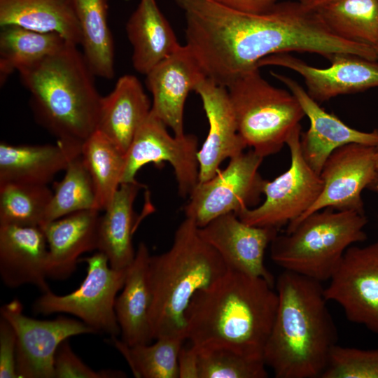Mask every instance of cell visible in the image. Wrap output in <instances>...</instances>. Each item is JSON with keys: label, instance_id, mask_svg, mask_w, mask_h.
Masks as SVG:
<instances>
[{"label": "cell", "instance_id": "obj_24", "mask_svg": "<svg viewBox=\"0 0 378 378\" xmlns=\"http://www.w3.org/2000/svg\"><path fill=\"white\" fill-rule=\"evenodd\" d=\"M148 247L141 242L132 263L127 268L121 293L116 298L115 311L122 336L129 346L153 340L150 321L151 292L148 281Z\"/></svg>", "mask_w": 378, "mask_h": 378}, {"label": "cell", "instance_id": "obj_12", "mask_svg": "<svg viewBox=\"0 0 378 378\" xmlns=\"http://www.w3.org/2000/svg\"><path fill=\"white\" fill-rule=\"evenodd\" d=\"M18 300L3 305L1 316L13 328L16 335V369L20 378H54V362L59 345L71 337L96 333L80 320L59 316L38 320L22 312Z\"/></svg>", "mask_w": 378, "mask_h": 378}, {"label": "cell", "instance_id": "obj_20", "mask_svg": "<svg viewBox=\"0 0 378 378\" xmlns=\"http://www.w3.org/2000/svg\"><path fill=\"white\" fill-rule=\"evenodd\" d=\"M48 247L39 226L0 225V276L8 288L32 284L50 290L48 276Z\"/></svg>", "mask_w": 378, "mask_h": 378}, {"label": "cell", "instance_id": "obj_9", "mask_svg": "<svg viewBox=\"0 0 378 378\" xmlns=\"http://www.w3.org/2000/svg\"><path fill=\"white\" fill-rule=\"evenodd\" d=\"M301 132V126L298 125L288 136L286 144L290 150V164L274 180H265L263 202L237 214L245 223L279 230L299 218L318 199L323 189V181L302 155Z\"/></svg>", "mask_w": 378, "mask_h": 378}, {"label": "cell", "instance_id": "obj_39", "mask_svg": "<svg viewBox=\"0 0 378 378\" xmlns=\"http://www.w3.org/2000/svg\"><path fill=\"white\" fill-rule=\"evenodd\" d=\"M179 378H199L197 349L192 345L181 347L178 354Z\"/></svg>", "mask_w": 378, "mask_h": 378}, {"label": "cell", "instance_id": "obj_4", "mask_svg": "<svg viewBox=\"0 0 378 378\" xmlns=\"http://www.w3.org/2000/svg\"><path fill=\"white\" fill-rule=\"evenodd\" d=\"M18 73L37 122L58 141L81 147L97 130L102 97L78 46L68 43Z\"/></svg>", "mask_w": 378, "mask_h": 378}, {"label": "cell", "instance_id": "obj_42", "mask_svg": "<svg viewBox=\"0 0 378 378\" xmlns=\"http://www.w3.org/2000/svg\"><path fill=\"white\" fill-rule=\"evenodd\" d=\"M366 189L378 194V168H377L376 172Z\"/></svg>", "mask_w": 378, "mask_h": 378}, {"label": "cell", "instance_id": "obj_15", "mask_svg": "<svg viewBox=\"0 0 378 378\" xmlns=\"http://www.w3.org/2000/svg\"><path fill=\"white\" fill-rule=\"evenodd\" d=\"M328 59L330 66L317 68L283 52L261 59L258 66H281L296 72L302 77L308 94L318 102L378 88V61L344 52L335 53Z\"/></svg>", "mask_w": 378, "mask_h": 378}, {"label": "cell", "instance_id": "obj_17", "mask_svg": "<svg viewBox=\"0 0 378 378\" xmlns=\"http://www.w3.org/2000/svg\"><path fill=\"white\" fill-rule=\"evenodd\" d=\"M146 83L153 97L151 112L175 136L184 133V106L190 91L206 75L192 50L186 44L156 65L146 75Z\"/></svg>", "mask_w": 378, "mask_h": 378}, {"label": "cell", "instance_id": "obj_25", "mask_svg": "<svg viewBox=\"0 0 378 378\" xmlns=\"http://www.w3.org/2000/svg\"><path fill=\"white\" fill-rule=\"evenodd\" d=\"M125 30L132 47L133 67L145 76L181 46L156 0H139Z\"/></svg>", "mask_w": 378, "mask_h": 378}, {"label": "cell", "instance_id": "obj_22", "mask_svg": "<svg viewBox=\"0 0 378 378\" xmlns=\"http://www.w3.org/2000/svg\"><path fill=\"white\" fill-rule=\"evenodd\" d=\"M82 147V146H81ZM81 147L57 141L55 145L0 144V184L48 185Z\"/></svg>", "mask_w": 378, "mask_h": 378}, {"label": "cell", "instance_id": "obj_34", "mask_svg": "<svg viewBox=\"0 0 378 378\" xmlns=\"http://www.w3.org/2000/svg\"><path fill=\"white\" fill-rule=\"evenodd\" d=\"M64 171L63 178L54 183L44 223L79 211L98 210L93 183L80 153L70 160Z\"/></svg>", "mask_w": 378, "mask_h": 378}, {"label": "cell", "instance_id": "obj_26", "mask_svg": "<svg viewBox=\"0 0 378 378\" xmlns=\"http://www.w3.org/2000/svg\"><path fill=\"white\" fill-rule=\"evenodd\" d=\"M141 187L136 181L120 184L99 218L97 251L107 257L115 270L127 269L135 257L132 244L134 202Z\"/></svg>", "mask_w": 378, "mask_h": 378}, {"label": "cell", "instance_id": "obj_1", "mask_svg": "<svg viewBox=\"0 0 378 378\" xmlns=\"http://www.w3.org/2000/svg\"><path fill=\"white\" fill-rule=\"evenodd\" d=\"M186 19V45L206 76L227 86L274 54L306 52L326 58L344 52L378 61L371 48L340 38L318 12L298 1L263 13L243 12L215 0H173ZM259 68V67H258Z\"/></svg>", "mask_w": 378, "mask_h": 378}, {"label": "cell", "instance_id": "obj_16", "mask_svg": "<svg viewBox=\"0 0 378 378\" xmlns=\"http://www.w3.org/2000/svg\"><path fill=\"white\" fill-rule=\"evenodd\" d=\"M278 230L246 224L234 213L198 227L201 237L219 253L228 269L262 278L272 286L274 278L265 267L264 257Z\"/></svg>", "mask_w": 378, "mask_h": 378}, {"label": "cell", "instance_id": "obj_18", "mask_svg": "<svg viewBox=\"0 0 378 378\" xmlns=\"http://www.w3.org/2000/svg\"><path fill=\"white\" fill-rule=\"evenodd\" d=\"M295 96L310 122L300 135V148L307 164L318 174L330 154L349 144L378 146V129L363 132L349 127L336 115L322 108L295 80L284 74L270 72Z\"/></svg>", "mask_w": 378, "mask_h": 378}, {"label": "cell", "instance_id": "obj_10", "mask_svg": "<svg viewBox=\"0 0 378 378\" xmlns=\"http://www.w3.org/2000/svg\"><path fill=\"white\" fill-rule=\"evenodd\" d=\"M263 158L253 149L243 152L213 178L198 182L183 208L186 218L202 227L220 216L257 206L265 181L258 171Z\"/></svg>", "mask_w": 378, "mask_h": 378}, {"label": "cell", "instance_id": "obj_14", "mask_svg": "<svg viewBox=\"0 0 378 378\" xmlns=\"http://www.w3.org/2000/svg\"><path fill=\"white\" fill-rule=\"evenodd\" d=\"M375 152L374 146L355 143L335 150L320 174L323 181L320 195L302 216L287 225L286 232L309 214L327 207L365 214L361 193L376 172Z\"/></svg>", "mask_w": 378, "mask_h": 378}, {"label": "cell", "instance_id": "obj_28", "mask_svg": "<svg viewBox=\"0 0 378 378\" xmlns=\"http://www.w3.org/2000/svg\"><path fill=\"white\" fill-rule=\"evenodd\" d=\"M84 57L95 76H114V45L108 23V0H73Z\"/></svg>", "mask_w": 378, "mask_h": 378}, {"label": "cell", "instance_id": "obj_21", "mask_svg": "<svg viewBox=\"0 0 378 378\" xmlns=\"http://www.w3.org/2000/svg\"><path fill=\"white\" fill-rule=\"evenodd\" d=\"M99 211H79L41 226L48 247V278L63 280L69 277L81 255L97 250Z\"/></svg>", "mask_w": 378, "mask_h": 378}, {"label": "cell", "instance_id": "obj_13", "mask_svg": "<svg viewBox=\"0 0 378 378\" xmlns=\"http://www.w3.org/2000/svg\"><path fill=\"white\" fill-rule=\"evenodd\" d=\"M329 281L326 299L342 307L349 321L378 334V239L349 246Z\"/></svg>", "mask_w": 378, "mask_h": 378}, {"label": "cell", "instance_id": "obj_2", "mask_svg": "<svg viewBox=\"0 0 378 378\" xmlns=\"http://www.w3.org/2000/svg\"><path fill=\"white\" fill-rule=\"evenodd\" d=\"M272 288L262 278L228 269L192 298L185 314L186 340L264 359L279 302Z\"/></svg>", "mask_w": 378, "mask_h": 378}, {"label": "cell", "instance_id": "obj_27", "mask_svg": "<svg viewBox=\"0 0 378 378\" xmlns=\"http://www.w3.org/2000/svg\"><path fill=\"white\" fill-rule=\"evenodd\" d=\"M17 25L54 33L80 46V26L73 0H0V27Z\"/></svg>", "mask_w": 378, "mask_h": 378}, {"label": "cell", "instance_id": "obj_6", "mask_svg": "<svg viewBox=\"0 0 378 378\" xmlns=\"http://www.w3.org/2000/svg\"><path fill=\"white\" fill-rule=\"evenodd\" d=\"M367 223L363 214L323 209L278 234L270 244L271 259L284 270L321 283L329 281L346 249L367 239Z\"/></svg>", "mask_w": 378, "mask_h": 378}, {"label": "cell", "instance_id": "obj_33", "mask_svg": "<svg viewBox=\"0 0 378 378\" xmlns=\"http://www.w3.org/2000/svg\"><path fill=\"white\" fill-rule=\"evenodd\" d=\"M52 196L46 185L0 184V225L41 227Z\"/></svg>", "mask_w": 378, "mask_h": 378}, {"label": "cell", "instance_id": "obj_7", "mask_svg": "<svg viewBox=\"0 0 378 378\" xmlns=\"http://www.w3.org/2000/svg\"><path fill=\"white\" fill-rule=\"evenodd\" d=\"M226 88L240 135L262 158L279 152L305 116L295 96L268 83L258 67L241 74Z\"/></svg>", "mask_w": 378, "mask_h": 378}, {"label": "cell", "instance_id": "obj_38", "mask_svg": "<svg viewBox=\"0 0 378 378\" xmlns=\"http://www.w3.org/2000/svg\"><path fill=\"white\" fill-rule=\"evenodd\" d=\"M16 335L5 318H0V378L18 377L16 369Z\"/></svg>", "mask_w": 378, "mask_h": 378}, {"label": "cell", "instance_id": "obj_31", "mask_svg": "<svg viewBox=\"0 0 378 378\" xmlns=\"http://www.w3.org/2000/svg\"><path fill=\"white\" fill-rule=\"evenodd\" d=\"M80 155L93 183L97 209L104 211L121 184L125 154L96 130L82 145Z\"/></svg>", "mask_w": 378, "mask_h": 378}, {"label": "cell", "instance_id": "obj_11", "mask_svg": "<svg viewBox=\"0 0 378 378\" xmlns=\"http://www.w3.org/2000/svg\"><path fill=\"white\" fill-rule=\"evenodd\" d=\"M167 126L150 111L126 152L121 184L136 181L139 170L148 163L174 169L178 192L190 195L199 181L198 141L193 134L172 136Z\"/></svg>", "mask_w": 378, "mask_h": 378}, {"label": "cell", "instance_id": "obj_3", "mask_svg": "<svg viewBox=\"0 0 378 378\" xmlns=\"http://www.w3.org/2000/svg\"><path fill=\"white\" fill-rule=\"evenodd\" d=\"M278 307L263 358L276 378H321L337 331L321 283L284 270L276 280Z\"/></svg>", "mask_w": 378, "mask_h": 378}, {"label": "cell", "instance_id": "obj_5", "mask_svg": "<svg viewBox=\"0 0 378 378\" xmlns=\"http://www.w3.org/2000/svg\"><path fill=\"white\" fill-rule=\"evenodd\" d=\"M227 270L219 253L201 237L195 223L186 218L175 232L171 248L149 258L153 340L173 336L186 339L185 314L192 298Z\"/></svg>", "mask_w": 378, "mask_h": 378}, {"label": "cell", "instance_id": "obj_37", "mask_svg": "<svg viewBox=\"0 0 378 378\" xmlns=\"http://www.w3.org/2000/svg\"><path fill=\"white\" fill-rule=\"evenodd\" d=\"M126 374L120 370L95 371L84 363L71 348L68 340L58 347L54 362V378H122Z\"/></svg>", "mask_w": 378, "mask_h": 378}, {"label": "cell", "instance_id": "obj_19", "mask_svg": "<svg viewBox=\"0 0 378 378\" xmlns=\"http://www.w3.org/2000/svg\"><path fill=\"white\" fill-rule=\"evenodd\" d=\"M195 92L209 122L207 136L197 153L198 182H204L217 174L224 160L243 153L247 145L239 132L227 88L206 77Z\"/></svg>", "mask_w": 378, "mask_h": 378}, {"label": "cell", "instance_id": "obj_30", "mask_svg": "<svg viewBox=\"0 0 378 378\" xmlns=\"http://www.w3.org/2000/svg\"><path fill=\"white\" fill-rule=\"evenodd\" d=\"M317 11L335 35L378 54V0H335Z\"/></svg>", "mask_w": 378, "mask_h": 378}, {"label": "cell", "instance_id": "obj_32", "mask_svg": "<svg viewBox=\"0 0 378 378\" xmlns=\"http://www.w3.org/2000/svg\"><path fill=\"white\" fill-rule=\"evenodd\" d=\"M186 340L181 336L164 337L153 344L129 346L118 337L108 339L136 378H179L178 354Z\"/></svg>", "mask_w": 378, "mask_h": 378}, {"label": "cell", "instance_id": "obj_23", "mask_svg": "<svg viewBox=\"0 0 378 378\" xmlns=\"http://www.w3.org/2000/svg\"><path fill=\"white\" fill-rule=\"evenodd\" d=\"M151 105L139 80L133 75H124L118 79L113 90L102 97L97 130L125 155L150 114Z\"/></svg>", "mask_w": 378, "mask_h": 378}, {"label": "cell", "instance_id": "obj_35", "mask_svg": "<svg viewBox=\"0 0 378 378\" xmlns=\"http://www.w3.org/2000/svg\"><path fill=\"white\" fill-rule=\"evenodd\" d=\"M194 347L197 351L199 378L268 377L262 358L250 357L226 348Z\"/></svg>", "mask_w": 378, "mask_h": 378}, {"label": "cell", "instance_id": "obj_29", "mask_svg": "<svg viewBox=\"0 0 378 378\" xmlns=\"http://www.w3.org/2000/svg\"><path fill=\"white\" fill-rule=\"evenodd\" d=\"M68 43L54 33L36 31L17 25L1 27V83H4L13 72L34 65L57 52Z\"/></svg>", "mask_w": 378, "mask_h": 378}, {"label": "cell", "instance_id": "obj_8", "mask_svg": "<svg viewBox=\"0 0 378 378\" xmlns=\"http://www.w3.org/2000/svg\"><path fill=\"white\" fill-rule=\"evenodd\" d=\"M80 262L87 264V274L80 286L64 295H56L51 290L43 293L34 303V312L43 315L70 314L96 333L101 332L110 337H118L120 329L115 302L118 293L124 286L127 269L112 268L107 257L99 251L80 258Z\"/></svg>", "mask_w": 378, "mask_h": 378}, {"label": "cell", "instance_id": "obj_36", "mask_svg": "<svg viewBox=\"0 0 378 378\" xmlns=\"http://www.w3.org/2000/svg\"><path fill=\"white\" fill-rule=\"evenodd\" d=\"M321 378H378V348L365 350L336 344Z\"/></svg>", "mask_w": 378, "mask_h": 378}, {"label": "cell", "instance_id": "obj_40", "mask_svg": "<svg viewBox=\"0 0 378 378\" xmlns=\"http://www.w3.org/2000/svg\"><path fill=\"white\" fill-rule=\"evenodd\" d=\"M232 8L246 13H259L274 6L277 0H215Z\"/></svg>", "mask_w": 378, "mask_h": 378}, {"label": "cell", "instance_id": "obj_41", "mask_svg": "<svg viewBox=\"0 0 378 378\" xmlns=\"http://www.w3.org/2000/svg\"><path fill=\"white\" fill-rule=\"evenodd\" d=\"M307 8L317 10L322 6L335 1V0H298Z\"/></svg>", "mask_w": 378, "mask_h": 378}, {"label": "cell", "instance_id": "obj_43", "mask_svg": "<svg viewBox=\"0 0 378 378\" xmlns=\"http://www.w3.org/2000/svg\"><path fill=\"white\" fill-rule=\"evenodd\" d=\"M375 160H376V164L377 168H378V146L375 147Z\"/></svg>", "mask_w": 378, "mask_h": 378}]
</instances>
